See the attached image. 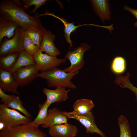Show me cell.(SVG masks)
<instances>
[{
  "mask_svg": "<svg viewBox=\"0 0 137 137\" xmlns=\"http://www.w3.org/2000/svg\"><path fill=\"white\" fill-rule=\"evenodd\" d=\"M71 90H66L65 88H57L54 90L44 88L43 92L46 97V103L49 106L53 103L66 101L68 98V93Z\"/></svg>",
  "mask_w": 137,
  "mask_h": 137,
  "instance_id": "cell-13",
  "label": "cell"
},
{
  "mask_svg": "<svg viewBox=\"0 0 137 137\" xmlns=\"http://www.w3.org/2000/svg\"><path fill=\"white\" fill-rule=\"evenodd\" d=\"M23 44L24 50L32 55L33 56L39 49L25 32L23 38Z\"/></svg>",
  "mask_w": 137,
  "mask_h": 137,
  "instance_id": "cell-27",
  "label": "cell"
},
{
  "mask_svg": "<svg viewBox=\"0 0 137 137\" xmlns=\"http://www.w3.org/2000/svg\"><path fill=\"white\" fill-rule=\"evenodd\" d=\"M24 32L19 26L16 29L13 37L10 39L4 40L0 43V57L11 53H20L24 50L23 39Z\"/></svg>",
  "mask_w": 137,
  "mask_h": 137,
  "instance_id": "cell-6",
  "label": "cell"
},
{
  "mask_svg": "<svg viewBox=\"0 0 137 137\" xmlns=\"http://www.w3.org/2000/svg\"><path fill=\"white\" fill-rule=\"evenodd\" d=\"M94 106L91 100L80 99L73 104V111L80 114H86L91 111Z\"/></svg>",
  "mask_w": 137,
  "mask_h": 137,
  "instance_id": "cell-19",
  "label": "cell"
},
{
  "mask_svg": "<svg viewBox=\"0 0 137 137\" xmlns=\"http://www.w3.org/2000/svg\"><path fill=\"white\" fill-rule=\"evenodd\" d=\"M19 26L14 22L0 17V43L4 37L10 39L14 36L16 29Z\"/></svg>",
  "mask_w": 137,
  "mask_h": 137,
  "instance_id": "cell-16",
  "label": "cell"
},
{
  "mask_svg": "<svg viewBox=\"0 0 137 137\" xmlns=\"http://www.w3.org/2000/svg\"><path fill=\"white\" fill-rule=\"evenodd\" d=\"M117 123L120 129L119 137H132L128 120L124 115H122L118 118Z\"/></svg>",
  "mask_w": 137,
  "mask_h": 137,
  "instance_id": "cell-24",
  "label": "cell"
},
{
  "mask_svg": "<svg viewBox=\"0 0 137 137\" xmlns=\"http://www.w3.org/2000/svg\"><path fill=\"white\" fill-rule=\"evenodd\" d=\"M47 0H21L23 7L26 9L30 6L34 5V8L29 12L30 14L35 13L37 10L41 6L45 4Z\"/></svg>",
  "mask_w": 137,
  "mask_h": 137,
  "instance_id": "cell-28",
  "label": "cell"
},
{
  "mask_svg": "<svg viewBox=\"0 0 137 137\" xmlns=\"http://www.w3.org/2000/svg\"><path fill=\"white\" fill-rule=\"evenodd\" d=\"M51 137H75L78 133L77 127L68 123L56 125L48 128Z\"/></svg>",
  "mask_w": 137,
  "mask_h": 137,
  "instance_id": "cell-10",
  "label": "cell"
},
{
  "mask_svg": "<svg viewBox=\"0 0 137 137\" xmlns=\"http://www.w3.org/2000/svg\"><path fill=\"white\" fill-rule=\"evenodd\" d=\"M31 122L30 118L22 115L15 110L9 108L4 104H0V122L4 124V129L29 124Z\"/></svg>",
  "mask_w": 137,
  "mask_h": 137,
  "instance_id": "cell-4",
  "label": "cell"
},
{
  "mask_svg": "<svg viewBox=\"0 0 137 137\" xmlns=\"http://www.w3.org/2000/svg\"><path fill=\"white\" fill-rule=\"evenodd\" d=\"M35 64H36L33 56L23 50L20 53L14 65L8 71L13 73L21 68Z\"/></svg>",
  "mask_w": 137,
  "mask_h": 137,
  "instance_id": "cell-17",
  "label": "cell"
},
{
  "mask_svg": "<svg viewBox=\"0 0 137 137\" xmlns=\"http://www.w3.org/2000/svg\"><path fill=\"white\" fill-rule=\"evenodd\" d=\"M20 53H11L0 57V68L9 71L15 64Z\"/></svg>",
  "mask_w": 137,
  "mask_h": 137,
  "instance_id": "cell-21",
  "label": "cell"
},
{
  "mask_svg": "<svg viewBox=\"0 0 137 137\" xmlns=\"http://www.w3.org/2000/svg\"><path fill=\"white\" fill-rule=\"evenodd\" d=\"M69 119L63 111L56 107L48 110L47 115L45 122L41 125L44 128H49L57 124L67 123Z\"/></svg>",
  "mask_w": 137,
  "mask_h": 137,
  "instance_id": "cell-12",
  "label": "cell"
},
{
  "mask_svg": "<svg viewBox=\"0 0 137 137\" xmlns=\"http://www.w3.org/2000/svg\"><path fill=\"white\" fill-rule=\"evenodd\" d=\"M63 112L69 119H74L78 121L84 127L87 133L91 134L96 133L101 137H106L104 133L97 127L91 111L85 114H80L73 111L70 112L63 111Z\"/></svg>",
  "mask_w": 137,
  "mask_h": 137,
  "instance_id": "cell-7",
  "label": "cell"
},
{
  "mask_svg": "<svg viewBox=\"0 0 137 137\" xmlns=\"http://www.w3.org/2000/svg\"><path fill=\"white\" fill-rule=\"evenodd\" d=\"M130 76V74L128 72L125 76L117 75L114 82L117 85H119L120 87L128 88L132 91L135 95V100L137 102V88L134 86L130 82L129 79Z\"/></svg>",
  "mask_w": 137,
  "mask_h": 137,
  "instance_id": "cell-22",
  "label": "cell"
},
{
  "mask_svg": "<svg viewBox=\"0 0 137 137\" xmlns=\"http://www.w3.org/2000/svg\"><path fill=\"white\" fill-rule=\"evenodd\" d=\"M25 33L32 40L35 46L40 49L44 34L37 30L31 29L26 30L25 31Z\"/></svg>",
  "mask_w": 137,
  "mask_h": 137,
  "instance_id": "cell-26",
  "label": "cell"
},
{
  "mask_svg": "<svg viewBox=\"0 0 137 137\" xmlns=\"http://www.w3.org/2000/svg\"><path fill=\"white\" fill-rule=\"evenodd\" d=\"M48 15L54 16L60 20L63 23L64 26V36L67 43L70 44V48L71 47H73L72 41L70 39L71 33L75 31L76 29L81 25L76 26L74 25V23H69L64 18H60L55 15L53 13H49L46 11L44 14H41L40 16L44 15Z\"/></svg>",
  "mask_w": 137,
  "mask_h": 137,
  "instance_id": "cell-18",
  "label": "cell"
},
{
  "mask_svg": "<svg viewBox=\"0 0 137 137\" xmlns=\"http://www.w3.org/2000/svg\"><path fill=\"white\" fill-rule=\"evenodd\" d=\"M79 73V71L74 73H68L56 67L49 70L38 73L37 77L46 80L49 87L69 88L74 89L76 86L71 80Z\"/></svg>",
  "mask_w": 137,
  "mask_h": 137,
  "instance_id": "cell-2",
  "label": "cell"
},
{
  "mask_svg": "<svg viewBox=\"0 0 137 137\" xmlns=\"http://www.w3.org/2000/svg\"><path fill=\"white\" fill-rule=\"evenodd\" d=\"M14 4L18 7H21L23 6V4L19 0H12Z\"/></svg>",
  "mask_w": 137,
  "mask_h": 137,
  "instance_id": "cell-31",
  "label": "cell"
},
{
  "mask_svg": "<svg viewBox=\"0 0 137 137\" xmlns=\"http://www.w3.org/2000/svg\"><path fill=\"white\" fill-rule=\"evenodd\" d=\"M90 2L95 13L103 22L109 21L111 12L109 9V1L106 0H92Z\"/></svg>",
  "mask_w": 137,
  "mask_h": 137,
  "instance_id": "cell-15",
  "label": "cell"
},
{
  "mask_svg": "<svg viewBox=\"0 0 137 137\" xmlns=\"http://www.w3.org/2000/svg\"><path fill=\"white\" fill-rule=\"evenodd\" d=\"M25 9L16 6L12 0H2L0 3V17L14 22L24 31L31 29L44 35L46 30L43 26L39 15L31 16L25 12Z\"/></svg>",
  "mask_w": 137,
  "mask_h": 137,
  "instance_id": "cell-1",
  "label": "cell"
},
{
  "mask_svg": "<svg viewBox=\"0 0 137 137\" xmlns=\"http://www.w3.org/2000/svg\"><path fill=\"white\" fill-rule=\"evenodd\" d=\"M39 70L36 64L32 65L21 68L12 74L19 86L22 87L33 81L37 78Z\"/></svg>",
  "mask_w": 137,
  "mask_h": 137,
  "instance_id": "cell-9",
  "label": "cell"
},
{
  "mask_svg": "<svg viewBox=\"0 0 137 137\" xmlns=\"http://www.w3.org/2000/svg\"><path fill=\"white\" fill-rule=\"evenodd\" d=\"M6 105L9 108L21 112L28 117L30 118L32 117L31 114L24 107L22 102L18 96H16L11 102Z\"/></svg>",
  "mask_w": 137,
  "mask_h": 137,
  "instance_id": "cell-25",
  "label": "cell"
},
{
  "mask_svg": "<svg viewBox=\"0 0 137 137\" xmlns=\"http://www.w3.org/2000/svg\"><path fill=\"white\" fill-rule=\"evenodd\" d=\"M123 9L129 11L134 16L137 21L134 24V25L135 27H137V9H133L126 6H124L123 7Z\"/></svg>",
  "mask_w": 137,
  "mask_h": 137,
  "instance_id": "cell-30",
  "label": "cell"
},
{
  "mask_svg": "<svg viewBox=\"0 0 137 137\" xmlns=\"http://www.w3.org/2000/svg\"><path fill=\"white\" fill-rule=\"evenodd\" d=\"M126 62L125 58L121 56H116L113 59L110 66L112 72L117 75L123 73L126 69Z\"/></svg>",
  "mask_w": 137,
  "mask_h": 137,
  "instance_id": "cell-20",
  "label": "cell"
},
{
  "mask_svg": "<svg viewBox=\"0 0 137 137\" xmlns=\"http://www.w3.org/2000/svg\"><path fill=\"white\" fill-rule=\"evenodd\" d=\"M36 64L41 72L46 71L55 67L66 62V59H58L56 56L43 53L39 49L33 56Z\"/></svg>",
  "mask_w": 137,
  "mask_h": 137,
  "instance_id": "cell-8",
  "label": "cell"
},
{
  "mask_svg": "<svg viewBox=\"0 0 137 137\" xmlns=\"http://www.w3.org/2000/svg\"><path fill=\"white\" fill-rule=\"evenodd\" d=\"M39 108L38 113L36 117L30 123L39 126L45 121L47 115L48 109L49 107L45 101L42 104L38 105Z\"/></svg>",
  "mask_w": 137,
  "mask_h": 137,
  "instance_id": "cell-23",
  "label": "cell"
},
{
  "mask_svg": "<svg viewBox=\"0 0 137 137\" xmlns=\"http://www.w3.org/2000/svg\"><path fill=\"white\" fill-rule=\"evenodd\" d=\"M16 96V95L14 94L11 95L7 94L0 88L1 102L2 103L7 105L11 102Z\"/></svg>",
  "mask_w": 137,
  "mask_h": 137,
  "instance_id": "cell-29",
  "label": "cell"
},
{
  "mask_svg": "<svg viewBox=\"0 0 137 137\" xmlns=\"http://www.w3.org/2000/svg\"><path fill=\"white\" fill-rule=\"evenodd\" d=\"M55 36L49 30H46L44 35L40 50L42 52L50 56H57L60 54V51L55 46L54 42Z\"/></svg>",
  "mask_w": 137,
  "mask_h": 137,
  "instance_id": "cell-14",
  "label": "cell"
},
{
  "mask_svg": "<svg viewBox=\"0 0 137 137\" xmlns=\"http://www.w3.org/2000/svg\"><path fill=\"white\" fill-rule=\"evenodd\" d=\"M19 87L14 80L12 73L0 68V89L5 92H11L19 95L20 93L17 90Z\"/></svg>",
  "mask_w": 137,
  "mask_h": 137,
  "instance_id": "cell-11",
  "label": "cell"
},
{
  "mask_svg": "<svg viewBox=\"0 0 137 137\" xmlns=\"http://www.w3.org/2000/svg\"><path fill=\"white\" fill-rule=\"evenodd\" d=\"M0 137H47L38 126L30 123L5 129L0 132Z\"/></svg>",
  "mask_w": 137,
  "mask_h": 137,
  "instance_id": "cell-3",
  "label": "cell"
},
{
  "mask_svg": "<svg viewBox=\"0 0 137 137\" xmlns=\"http://www.w3.org/2000/svg\"><path fill=\"white\" fill-rule=\"evenodd\" d=\"M91 47L90 45L83 43L71 51L69 50L66 54L65 58L68 59L71 63L70 66L63 70L66 72L74 73L81 69L85 64L84 54Z\"/></svg>",
  "mask_w": 137,
  "mask_h": 137,
  "instance_id": "cell-5",
  "label": "cell"
}]
</instances>
